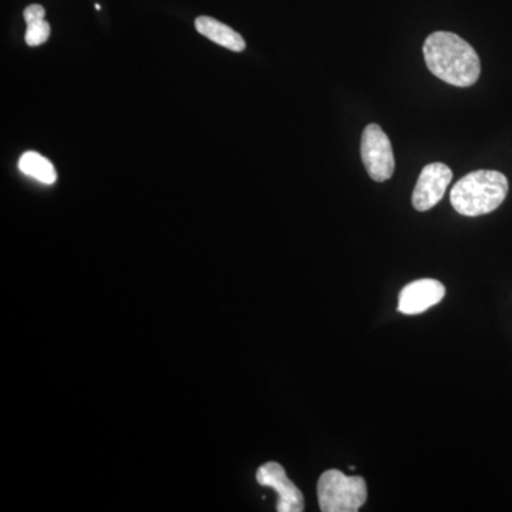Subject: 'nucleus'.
<instances>
[{"label": "nucleus", "mask_w": 512, "mask_h": 512, "mask_svg": "<svg viewBox=\"0 0 512 512\" xmlns=\"http://www.w3.org/2000/svg\"><path fill=\"white\" fill-rule=\"evenodd\" d=\"M195 28L207 39L225 47V49L232 50V52H244L245 47H247L244 37L235 32L234 29L224 25V23L218 22L217 19L210 18V16L197 18Z\"/></svg>", "instance_id": "6e6552de"}, {"label": "nucleus", "mask_w": 512, "mask_h": 512, "mask_svg": "<svg viewBox=\"0 0 512 512\" xmlns=\"http://www.w3.org/2000/svg\"><path fill=\"white\" fill-rule=\"evenodd\" d=\"M453 180V173L443 163L426 165L421 170L413 191V207L417 211H429L443 200L444 192Z\"/></svg>", "instance_id": "423d86ee"}, {"label": "nucleus", "mask_w": 512, "mask_h": 512, "mask_svg": "<svg viewBox=\"0 0 512 512\" xmlns=\"http://www.w3.org/2000/svg\"><path fill=\"white\" fill-rule=\"evenodd\" d=\"M19 168L23 174L35 178L40 183L52 185L56 183L57 173L55 165L47 158L40 156L35 151H28L19 160Z\"/></svg>", "instance_id": "1a4fd4ad"}, {"label": "nucleus", "mask_w": 512, "mask_h": 512, "mask_svg": "<svg viewBox=\"0 0 512 512\" xmlns=\"http://www.w3.org/2000/svg\"><path fill=\"white\" fill-rule=\"evenodd\" d=\"M423 53L430 72L451 86L470 87L480 77L481 63L476 50L454 33H433L424 42Z\"/></svg>", "instance_id": "f257e3e1"}, {"label": "nucleus", "mask_w": 512, "mask_h": 512, "mask_svg": "<svg viewBox=\"0 0 512 512\" xmlns=\"http://www.w3.org/2000/svg\"><path fill=\"white\" fill-rule=\"evenodd\" d=\"M508 180L498 171L480 170L461 178L450 194V202L458 214L480 217L503 204L508 194Z\"/></svg>", "instance_id": "f03ea898"}, {"label": "nucleus", "mask_w": 512, "mask_h": 512, "mask_svg": "<svg viewBox=\"0 0 512 512\" xmlns=\"http://www.w3.org/2000/svg\"><path fill=\"white\" fill-rule=\"evenodd\" d=\"M50 36V25L45 19L36 20V22L28 23L26 30V43L29 46L36 47L43 45Z\"/></svg>", "instance_id": "9d476101"}, {"label": "nucleus", "mask_w": 512, "mask_h": 512, "mask_svg": "<svg viewBox=\"0 0 512 512\" xmlns=\"http://www.w3.org/2000/svg\"><path fill=\"white\" fill-rule=\"evenodd\" d=\"M46 10L43 6L40 5H30L29 8L25 9L23 12V18H25L26 23L36 22V20L45 19Z\"/></svg>", "instance_id": "9b49d317"}, {"label": "nucleus", "mask_w": 512, "mask_h": 512, "mask_svg": "<svg viewBox=\"0 0 512 512\" xmlns=\"http://www.w3.org/2000/svg\"><path fill=\"white\" fill-rule=\"evenodd\" d=\"M362 158L372 180L383 183L392 178L396 168L392 143L377 124H369L363 131Z\"/></svg>", "instance_id": "20e7f679"}, {"label": "nucleus", "mask_w": 512, "mask_h": 512, "mask_svg": "<svg viewBox=\"0 0 512 512\" xmlns=\"http://www.w3.org/2000/svg\"><path fill=\"white\" fill-rule=\"evenodd\" d=\"M444 296L446 288L441 282L436 279H419L404 286L399 295L397 309L404 315H420L443 301Z\"/></svg>", "instance_id": "0eeeda50"}, {"label": "nucleus", "mask_w": 512, "mask_h": 512, "mask_svg": "<svg viewBox=\"0 0 512 512\" xmlns=\"http://www.w3.org/2000/svg\"><path fill=\"white\" fill-rule=\"evenodd\" d=\"M318 500L323 512H356L367 500L365 478L328 470L318 483Z\"/></svg>", "instance_id": "7ed1b4c3"}, {"label": "nucleus", "mask_w": 512, "mask_h": 512, "mask_svg": "<svg viewBox=\"0 0 512 512\" xmlns=\"http://www.w3.org/2000/svg\"><path fill=\"white\" fill-rule=\"evenodd\" d=\"M256 481L264 487H271L278 494L279 512L305 511L303 494L295 484L286 476L285 468L275 461H269L256 471Z\"/></svg>", "instance_id": "39448f33"}]
</instances>
